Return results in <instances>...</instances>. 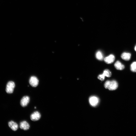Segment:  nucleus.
Returning a JSON list of instances; mask_svg holds the SVG:
<instances>
[{"instance_id":"f03ea898","label":"nucleus","mask_w":136,"mask_h":136,"mask_svg":"<svg viewBox=\"0 0 136 136\" xmlns=\"http://www.w3.org/2000/svg\"><path fill=\"white\" fill-rule=\"evenodd\" d=\"M29 83L32 87H36L39 84V80L37 78L34 76L31 77L29 80Z\"/></svg>"},{"instance_id":"2eb2a0df","label":"nucleus","mask_w":136,"mask_h":136,"mask_svg":"<svg viewBox=\"0 0 136 136\" xmlns=\"http://www.w3.org/2000/svg\"><path fill=\"white\" fill-rule=\"evenodd\" d=\"M105 77L103 76L102 74H101L99 75L98 77V78L101 81H103L104 80Z\"/></svg>"},{"instance_id":"f3484780","label":"nucleus","mask_w":136,"mask_h":136,"mask_svg":"<svg viewBox=\"0 0 136 136\" xmlns=\"http://www.w3.org/2000/svg\"><path fill=\"white\" fill-rule=\"evenodd\" d=\"M35 109H36V107H35Z\"/></svg>"},{"instance_id":"9d476101","label":"nucleus","mask_w":136,"mask_h":136,"mask_svg":"<svg viewBox=\"0 0 136 136\" xmlns=\"http://www.w3.org/2000/svg\"><path fill=\"white\" fill-rule=\"evenodd\" d=\"M131 55L130 53L126 52L123 53L121 55V58L126 61L130 60L131 58Z\"/></svg>"},{"instance_id":"39448f33","label":"nucleus","mask_w":136,"mask_h":136,"mask_svg":"<svg viewBox=\"0 0 136 136\" xmlns=\"http://www.w3.org/2000/svg\"><path fill=\"white\" fill-rule=\"evenodd\" d=\"M41 115L38 112H35L32 114L30 116L31 120L34 121L38 120L40 118Z\"/></svg>"},{"instance_id":"9b49d317","label":"nucleus","mask_w":136,"mask_h":136,"mask_svg":"<svg viewBox=\"0 0 136 136\" xmlns=\"http://www.w3.org/2000/svg\"><path fill=\"white\" fill-rule=\"evenodd\" d=\"M114 66L117 70H122L124 68V66L119 61H117L114 64Z\"/></svg>"},{"instance_id":"f257e3e1","label":"nucleus","mask_w":136,"mask_h":136,"mask_svg":"<svg viewBox=\"0 0 136 136\" xmlns=\"http://www.w3.org/2000/svg\"><path fill=\"white\" fill-rule=\"evenodd\" d=\"M15 87V84L12 81L9 82L6 85V92L8 94L12 93Z\"/></svg>"},{"instance_id":"6e6552de","label":"nucleus","mask_w":136,"mask_h":136,"mask_svg":"<svg viewBox=\"0 0 136 136\" xmlns=\"http://www.w3.org/2000/svg\"><path fill=\"white\" fill-rule=\"evenodd\" d=\"M30 127L29 124L26 121H23L20 123V128L24 130H27L29 129Z\"/></svg>"},{"instance_id":"1a4fd4ad","label":"nucleus","mask_w":136,"mask_h":136,"mask_svg":"<svg viewBox=\"0 0 136 136\" xmlns=\"http://www.w3.org/2000/svg\"><path fill=\"white\" fill-rule=\"evenodd\" d=\"M8 125L9 127L13 131H16L18 128V126L16 123L13 121H11L9 122Z\"/></svg>"},{"instance_id":"ddd939ff","label":"nucleus","mask_w":136,"mask_h":136,"mask_svg":"<svg viewBox=\"0 0 136 136\" xmlns=\"http://www.w3.org/2000/svg\"><path fill=\"white\" fill-rule=\"evenodd\" d=\"M102 75L105 77H110L112 76V73L111 71L108 69H106L104 71Z\"/></svg>"},{"instance_id":"0eeeda50","label":"nucleus","mask_w":136,"mask_h":136,"mask_svg":"<svg viewBox=\"0 0 136 136\" xmlns=\"http://www.w3.org/2000/svg\"><path fill=\"white\" fill-rule=\"evenodd\" d=\"M115 59V56L111 54L105 57L104 60L107 64H111L114 62Z\"/></svg>"},{"instance_id":"7ed1b4c3","label":"nucleus","mask_w":136,"mask_h":136,"mask_svg":"<svg viewBox=\"0 0 136 136\" xmlns=\"http://www.w3.org/2000/svg\"><path fill=\"white\" fill-rule=\"evenodd\" d=\"M89 102L92 106H97L99 103V100L98 98L95 96H92L89 98Z\"/></svg>"},{"instance_id":"f8f14e48","label":"nucleus","mask_w":136,"mask_h":136,"mask_svg":"<svg viewBox=\"0 0 136 136\" xmlns=\"http://www.w3.org/2000/svg\"><path fill=\"white\" fill-rule=\"evenodd\" d=\"M96 57L97 59L99 60H102L104 59L103 53L101 52L100 51H98L96 52Z\"/></svg>"},{"instance_id":"4468645a","label":"nucleus","mask_w":136,"mask_h":136,"mask_svg":"<svg viewBox=\"0 0 136 136\" xmlns=\"http://www.w3.org/2000/svg\"><path fill=\"white\" fill-rule=\"evenodd\" d=\"M130 69L132 71L136 72V62L132 63L131 65Z\"/></svg>"},{"instance_id":"423d86ee","label":"nucleus","mask_w":136,"mask_h":136,"mask_svg":"<svg viewBox=\"0 0 136 136\" xmlns=\"http://www.w3.org/2000/svg\"><path fill=\"white\" fill-rule=\"evenodd\" d=\"M118 87V84L116 80L110 81L108 89L110 90L113 91L116 90Z\"/></svg>"},{"instance_id":"20e7f679","label":"nucleus","mask_w":136,"mask_h":136,"mask_svg":"<svg viewBox=\"0 0 136 136\" xmlns=\"http://www.w3.org/2000/svg\"><path fill=\"white\" fill-rule=\"evenodd\" d=\"M30 98L29 96H25L21 99L20 101V105L21 106L24 107L27 106L29 103Z\"/></svg>"},{"instance_id":"dca6fc26","label":"nucleus","mask_w":136,"mask_h":136,"mask_svg":"<svg viewBox=\"0 0 136 136\" xmlns=\"http://www.w3.org/2000/svg\"><path fill=\"white\" fill-rule=\"evenodd\" d=\"M135 51L136 52V45L135 46Z\"/></svg>"}]
</instances>
